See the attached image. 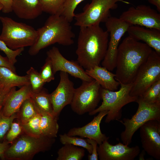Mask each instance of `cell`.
Masks as SVG:
<instances>
[{"label":"cell","instance_id":"cell-1","mask_svg":"<svg viewBox=\"0 0 160 160\" xmlns=\"http://www.w3.org/2000/svg\"><path fill=\"white\" fill-rule=\"evenodd\" d=\"M109 35L100 24L80 27L76 52L77 61L83 68L99 65L106 53Z\"/></svg>","mask_w":160,"mask_h":160},{"label":"cell","instance_id":"cell-2","mask_svg":"<svg viewBox=\"0 0 160 160\" xmlns=\"http://www.w3.org/2000/svg\"><path fill=\"white\" fill-rule=\"evenodd\" d=\"M144 43L128 36L119 45L117 51L115 79L120 84L132 83L141 65L152 51Z\"/></svg>","mask_w":160,"mask_h":160},{"label":"cell","instance_id":"cell-3","mask_svg":"<svg viewBox=\"0 0 160 160\" xmlns=\"http://www.w3.org/2000/svg\"><path fill=\"white\" fill-rule=\"evenodd\" d=\"M70 23L62 15H51L44 25L37 30L38 38L30 47L29 54L35 55L41 50L56 43L65 46L73 44L75 35Z\"/></svg>","mask_w":160,"mask_h":160},{"label":"cell","instance_id":"cell-4","mask_svg":"<svg viewBox=\"0 0 160 160\" xmlns=\"http://www.w3.org/2000/svg\"><path fill=\"white\" fill-rule=\"evenodd\" d=\"M55 141V138L42 135L39 137H33L23 132L6 151L5 160H32L38 153L49 150Z\"/></svg>","mask_w":160,"mask_h":160},{"label":"cell","instance_id":"cell-5","mask_svg":"<svg viewBox=\"0 0 160 160\" xmlns=\"http://www.w3.org/2000/svg\"><path fill=\"white\" fill-rule=\"evenodd\" d=\"M0 21L2 25L0 40L10 49L31 47L36 41L38 32L32 26L7 17L0 16Z\"/></svg>","mask_w":160,"mask_h":160},{"label":"cell","instance_id":"cell-6","mask_svg":"<svg viewBox=\"0 0 160 160\" xmlns=\"http://www.w3.org/2000/svg\"><path fill=\"white\" fill-rule=\"evenodd\" d=\"M120 87L118 91H112L101 87V104L93 111L89 113V115H93L100 111L107 110L105 121L109 123L114 120H119L122 116V108L127 104L136 102L137 97L130 95L132 83L120 84Z\"/></svg>","mask_w":160,"mask_h":160},{"label":"cell","instance_id":"cell-7","mask_svg":"<svg viewBox=\"0 0 160 160\" xmlns=\"http://www.w3.org/2000/svg\"><path fill=\"white\" fill-rule=\"evenodd\" d=\"M136 102L138 105L137 110L130 119L124 118L117 120L125 127L120 137L123 143L127 145L132 143L134 133L145 123L151 120L160 121V103H149L138 97Z\"/></svg>","mask_w":160,"mask_h":160},{"label":"cell","instance_id":"cell-8","mask_svg":"<svg viewBox=\"0 0 160 160\" xmlns=\"http://www.w3.org/2000/svg\"><path fill=\"white\" fill-rule=\"evenodd\" d=\"M119 1L129 3L120 0H91L90 3L85 5L82 12L75 14L74 25L80 27L105 23L111 16L110 10L116 9Z\"/></svg>","mask_w":160,"mask_h":160},{"label":"cell","instance_id":"cell-9","mask_svg":"<svg viewBox=\"0 0 160 160\" xmlns=\"http://www.w3.org/2000/svg\"><path fill=\"white\" fill-rule=\"evenodd\" d=\"M160 79V55L152 50L139 68L132 83L130 95L138 97Z\"/></svg>","mask_w":160,"mask_h":160},{"label":"cell","instance_id":"cell-10","mask_svg":"<svg viewBox=\"0 0 160 160\" xmlns=\"http://www.w3.org/2000/svg\"><path fill=\"white\" fill-rule=\"evenodd\" d=\"M101 87L95 80L83 81L75 89L70 104L72 111L78 115L91 112L97 107L101 99Z\"/></svg>","mask_w":160,"mask_h":160},{"label":"cell","instance_id":"cell-11","mask_svg":"<svg viewBox=\"0 0 160 160\" xmlns=\"http://www.w3.org/2000/svg\"><path fill=\"white\" fill-rule=\"evenodd\" d=\"M105 23L107 31L110 33V38L106 53L101 64L102 66L111 71L116 68L117 51L120 40L131 25L119 18L111 16Z\"/></svg>","mask_w":160,"mask_h":160},{"label":"cell","instance_id":"cell-12","mask_svg":"<svg viewBox=\"0 0 160 160\" xmlns=\"http://www.w3.org/2000/svg\"><path fill=\"white\" fill-rule=\"evenodd\" d=\"M131 25L156 29L160 30V14L150 6L140 5L131 7L119 17Z\"/></svg>","mask_w":160,"mask_h":160},{"label":"cell","instance_id":"cell-13","mask_svg":"<svg viewBox=\"0 0 160 160\" xmlns=\"http://www.w3.org/2000/svg\"><path fill=\"white\" fill-rule=\"evenodd\" d=\"M47 57L51 60L54 74L58 71L66 73L82 81H90L94 79L88 75L83 68L77 61L69 60L65 58L55 47L47 52Z\"/></svg>","mask_w":160,"mask_h":160},{"label":"cell","instance_id":"cell-14","mask_svg":"<svg viewBox=\"0 0 160 160\" xmlns=\"http://www.w3.org/2000/svg\"><path fill=\"white\" fill-rule=\"evenodd\" d=\"M60 81L55 90L50 94L54 116L58 119L60 113L67 105L71 104L75 89L68 74L60 71Z\"/></svg>","mask_w":160,"mask_h":160},{"label":"cell","instance_id":"cell-15","mask_svg":"<svg viewBox=\"0 0 160 160\" xmlns=\"http://www.w3.org/2000/svg\"><path fill=\"white\" fill-rule=\"evenodd\" d=\"M143 150L155 159H160V121L150 120L140 128Z\"/></svg>","mask_w":160,"mask_h":160},{"label":"cell","instance_id":"cell-16","mask_svg":"<svg viewBox=\"0 0 160 160\" xmlns=\"http://www.w3.org/2000/svg\"><path fill=\"white\" fill-rule=\"evenodd\" d=\"M97 151L100 160H133L140 149L137 145L130 147L120 142L113 145L105 140L97 146Z\"/></svg>","mask_w":160,"mask_h":160},{"label":"cell","instance_id":"cell-17","mask_svg":"<svg viewBox=\"0 0 160 160\" xmlns=\"http://www.w3.org/2000/svg\"><path fill=\"white\" fill-rule=\"evenodd\" d=\"M108 113L105 110L99 112L92 120L81 127H74L71 129L67 133L70 136H79L95 140L100 145L105 140H108L109 137L102 133L100 129V124L103 118Z\"/></svg>","mask_w":160,"mask_h":160},{"label":"cell","instance_id":"cell-18","mask_svg":"<svg viewBox=\"0 0 160 160\" xmlns=\"http://www.w3.org/2000/svg\"><path fill=\"white\" fill-rule=\"evenodd\" d=\"M129 36L142 41L160 55V30L138 25H131L127 31Z\"/></svg>","mask_w":160,"mask_h":160},{"label":"cell","instance_id":"cell-19","mask_svg":"<svg viewBox=\"0 0 160 160\" xmlns=\"http://www.w3.org/2000/svg\"><path fill=\"white\" fill-rule=\"evenodd\" d=\"M30 84L21 87L18 90L15 87L7 97L2 109L4 116L10 117L16 113L23 102L33 93Z\"/></svg>","mask_w":160,"mask_h":160},{"label":"cell","instance_id":"cell-20","mask_svg":"<svg viewBox=\"0 0 160 160\" xmlns=\"http://www.w3.org/2000/svg\"><path fill=\"white\" fill-rule=\"evenodd\" d=\"M12 11L20 18L35 19L43 12L39 0H13Z\"/></svg>","mask_w":160,"mask_h":160},{"label":"cell","instance_id":"cell-21","mask_svg":"<svg viewBox=\"0 0 160 160\" xmlns=\"http://www.w3.org/2000/svg\"><path fill=\"white\" fill-rule=\"evenodd\" d=\"M86 73L100 84L101 87L110 91L116 90L120 83L115 79V74L99 65L85 70Z\"/></svg>","mask_w":160,"mask_h":160},{"label":"cell","instance_id":"cell-22","mask_svg":"<svg viewBox=\"0 0 160 160\" xmlns=\"http://www.w3.org/2000/svg\"><path fill=\"white\" fill-rule=\"evenodd\" d=\"M30 84L26 74L20 76L9 68L0 66V87L10 89Z\"/></svg>","mask_w":160,"mask_h":160},{"label":"cell","instance_id":"cell-23","mask_svg":"<svg viewBox=\"0 0 160 160\" xmlns=\"http://www.w3.org/2000/svg\"><path fill=\"white\" fill-rule=\"evenodd\" d=\"M40 114V128L41 135L50 138L57 137L59 129L57 122L58 119L48 113H43Z\"/></svg>","mask_w":160,"mask_h":160},{"label":"cell","instance_id":"cell-24","mask_svg":"<svg viewBox=\"0 0 160 160\" xmlns=\"http://www.w3.org/2000/svg\"><path fill=\"white\" fill-rule=\"evenodd\" d=\"M31 97L39 114L46 113L54 116L50 94L46 90L42 89L39 92L33 93Z\"/></svg>","mask_w":160,"mask_h":160},{"label":"cell","instance_id":"cell-25","mask_svg":"<svg viewBox=\"0 0 160 160\" xmlns=\"http://www.w3.org/2000/svg\"><path fill=\"white\" fill-rule=\"evenodd\" d=\"M57 160H81L84 156V148L70 144H66L58 150Z\"/></svg>","mask_w":160,"mask_h":160},{"label":"cell","instance_id":"cell-26","mask_svg":"<svg viewBox=\"0 0 160 160\" xmlns=\"http://www.w3.org/2000/svg\"><path fill=\"white\" fill-rule=\"evenodd\" d=\"M39 113L31 97L23 102L18 111L16 113L17 121L20 123L25 122Z\"/></svg>","mask_w":160,"mask_h":160},{"label":"cell","instance_id":"cell-27","mask_svg":"<svg viewBox=\"0 0 160 160\" xmlns=\"http://www.w3.org/2000/svg\"><path fill=\"white\" fill-rule=\"evenodd\" d=\"M41 115L39 113L27 121L20 123L23 132L34 137L41 135L40 128Z\"/></svg>","mask_w":160,"mask_h":160},{"label":"cell","instance_id":"cell-28","mask_svg":"<svg viewBox=\"0 0 160 160\" xmlns=\"http://www.w3.org/2000/svg\"><path fill=\"white\" fill-rule=\"evenodd\" d=\"M65 0H39L43 12L51 15H61Z\"/></svg>","mask_w":160,"mask_h":160},{"label":"cell","instance_id":"cell-29","mask_svg":"<svg viewBox=\"0 0 160 160\" xmlns=\"http://www.w3.org/2000/svg\"><path fill=\"white\" fill-rule=\"evenodd\" d=\"M138 97L149 103H160V79L154 83Z\"/></svg>","mask_w":160,"mask_h":160},{"label":"cell","instance_id":"cell-30","mask_svg":"<svg viewBox=\"0 0 160 160\" xmlns=\"http://www.w3.org/2000/svg\"><path fill=\"white\" fill-rule=\"evenodd\" d=\"M60 140L63 145L70 144L77 146H80L86 149L89 154L92 153V148L91 144L89 143L86 139L75 137V136H69L67 133L60 135Z\"/></svg>","mask_w":160,"mask_h":160},{"label":"cell","instance_id":"cell-31","mask_svg":"<svg viewBox=\"0 0 160 160\" xmlns=\"http://www.w3.org/2000/svg\"><path fill=\"white\" fill-rule=\"evenodd\" d=\"M33 93L42 90L45 83L41 78L39 73L33 67H31L26 72Z\"/></svg>","mask_w":160,"mask_h":160},{"label":"cell","instance_id":"cell-32","mask_svg":"<svg viewBox=\"0 0 160 160\" xmlns=\"http://www.w3.org/2000/svg\"><path fill=\"white\" fill-rule=\"evenodd\" d=\"M16 118V113L10 117H7L3 114L2 109L0 110V143L4 140L12 123Z\"/></svg>","mask_w":160,"mask_h":160},{"label":"cell","instance_id":"cell-33","mask_svg":"<svg viewBox=\"0 0 160 160\" xmlns=\"http://www.w3.org/2000/svg\"><path fill=\"white\" fill-rule=\"evenodd\" d=\"M84 0H65L63 13V16L71 23L74 18V12L78 5Z\"/></svg>","mask_w":160,"mask_h":160},{"label":"cell","instance_id":"cell-34","mask_svg":"<svg viewBox=\"0 0 160 160\" xmlns=\"http://www.w3.org/2000/svg\"><path fill=\"white\" fill-rule=\"evenodd\" d=\"M39 73L45 83L49 82L55 79V74L53 71L52 64L50 60L47 57Z\"/></svg>","mask_w":160,"mask_h":160},{"label":"cell","instance_id":"cell-35","mask_svg":"<svg viewBox=\"0 0 160 160\" xmlns=\"http://www.w3.org/2000/svg\"><path fill=\"white\" fill-rule=\"evenodd\" d=\"M24 49L22 48L16 50L11 49L3 41L0 40V50L4 52L10 62L13 65L17 62V57L23 51Z\"/></svg>","mask_w":160,"mask_h":160},{"label":"cell","instance_id":"cell-36","mask_svg":"<svg viewBox=\"0 0 160 160\" xmlns=\"http://www.w3.org/2000/svg\"><path fill=\"white\" fill-rule=\"evenodd\" d=\"M14 121L12 123L4 139L10 144L23 133L20 123L17 121V122Z\"/></svg>","mask_w":160,"mask_h":160},{"label":"cell","instance_id":"cell-37","mask_svg":"<svg viewBox=\"0 0 160 160\" xmlns=\"http://www.w3.org/2000/svg\"><path fill=\"white\" fill-rule=\"evenodd\" d=\"M87 142L91 144L92 150V153L88 156L89 160H97L98 157L97 151V143L95 140L89 138L86 139Z\"/></svg>","mask_w":160,"mask_h":160},{"label":"cell","instance_id":"cell-38","mask_svg":"<svg viewBox=\"0 0 160 160\" xmlns=\"http://www.w3.org/2000/svg\"><path fill=\"white\" fill-rule=\"evenodd\" d=\"M14 88L7 89L0 87V110L2 109L7 97Z\"/></svg>","mask_w":160,"mask_h":160},{"label":"cell","instance_id":"cell-39","mask_svg":"<svg viewBox=\"0 0 160 160\" xmlns=\"http://www.w3.org/2000/svg\"><path fill=\"white\" fill-rule=\"evenodd\" d=\"M13 0H0V3L3 6L2 12L9 13L12 11V6Z\"/></svg>","mask_w":160,"mask_h":160},{"label":"cell","instance_id":"cell-40","mask_svg":"<svg viewBox=\"0 0 160 160\" xmlns=\"http://www.w3.org/2000/svg\"><path fill=\"white\" fill-rule=\"evenodd\" d=\"M0 66L8 68L16 73V68L14 65L11 63L6 57H4L0 54Z\"/></svg>","mask_w":160,"mask_h":160},{"label":"cell","instance_id":"cell-41","mask_svg":"<svg viewBox=\"0 0 160 160\" xmlns=\"http://www.w3.org/2000/svg\"><path fill=\"white\" fill-rule=\"evenodd\" d=\"M10 144L5 140L2 142L0 143V158L1 159L5 160V152L9 146Z\"/></svg>","mask_w":160,"mask_h":160},{"label":"cell","instance_id":"cell-42","mask_svg":"<svg viewBox=\"0 0 160 160\" xmlns=\"http://www.w3.org/2000/svg\"><path fill=\"white\" fill-rule=\"evenodd\" d=\"M149 3L154 5L157 10L160 13V0H147Z\"/></svg>","mask_w":160,"mask_h":160},{"label":"cell","instance_id":"cell-43","mask_svg":"<svg viewBox=\"0 0 160 160\" xmlns=\"http://www.w3.org/2000/svg\"><path fill=\"white\" fill-rule=\"evenodd\" d=\"M3 7L2 5L0 3V11L1 10H2V8H3Z\"/></svg>","mask_w":160,"mask_h":160},{"label":"cell","instance_id":"cell-44","mask_svg":"<svg viewBox=\"0 0 160 160\" xmlns=\"http://www.w3.org/2000/svg\"><path fill=\"white\" fill-rule=\"evenodd\" d=\"M121 0V1H124L123 0Z\"/></svg>","mask_w":160,"mask_h":160}]
</instances>
